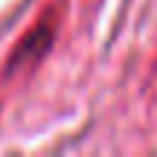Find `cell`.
<instances>
[{
    "label": "cell",
    "instance_id": "6da1fadb",
    "mask_svg": "<svg viewBox=\"0 0 157 157\" xmlns=\"http://www.w3.org/2000/svg\"><path fill=\"white\" fill-rule=\"evenodd\" d=\"M52 29H56V23H52V17L47 15L44 21H41L38 26H35V32H29L26 38H23V44L15 50V56H12L9 67H12V70H17V67H23V64H32L35 58H41L47 50H50Z\"/></svg>",
    "mask_w": 157,
    "mask_h": 157
}]
</instances>
